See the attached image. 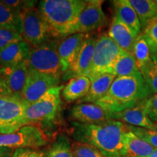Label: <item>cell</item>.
<instances>
[{
	"instance_id": "6da1fadb",
	"label": "cell",
	"mask_w": 157,
	"mask_h": 157,
	"mask_svg": "<svg viewBox=\"0 0 157 157\" xmlns=\"http://www.w3.org/2000/svg\"><path fill=\"white\" fill-rule=\"evenodd\" d=\"M129 126L110 119L97 123H71V135L76 142L87 143L105 157H126L124 136Z\"/></svg>"
},
{
	"instance_id": "7a4b0ae2",
	"label": "cell",
	"mask_w": 157,
	"mask_h": 157,
	"mask_svg": "<svg viewBox=\"0 0 157 157\" xmlns=\"http://www.w3.org/2000/svg\"><path fill=\"white\" fill-rule=\"evenodd\" d=\"M151 95L140 71L132 75L116 77L107 93L95 104L111 113L132 109Z\"/></svg>"
},
{
	"instance_id": "3957f363",
	"label": "cell",
	"mask_w": 157,
	"mask_h": 157,
	"mask_svg": "<svg viewBox=\"0 0 157 157\" xmlns=\"http://www.w3.org/2000/svg\"><path fill=\"white\" fill-rule=\"evenodd\" d=\"M87 0H43L38 9L50 26L52 37H65L86 7Z\"/></svg>"
},
{
	"instance_id": "277c9868",
	"label": "cell",
	"mask_w": 157,
	"mask_h": 157,
	"mask_svg": "<svg viewBox=\"0 0 157 157\" xmlns=\"http://www.w3.org/2000/svg\"><path fill=\"white\" fill-rule=\"evenodd\" d=\"M63 85H59L49 90L45 95L31 103L25 110L21 126L29 124H49L56 119L60 109V93Z\"/></svg>"
},
{
	"instance_id": "5b68a950",
	"label": "cell",
	"mask_w": 157,
	"mask_h": 157,
	"mask_svg": "<svg viewBox=\"0 0 157 157\" xmlns=\"http://www.w3.org/2000/svg\"><path fill=\"white\" fill-rule=\"evenodd\" d=\"M59 42L50 39L42 44L31 48L26 62L29 69L50 75L63 73L58 55Z\"/></svg>"
},
{
	"instance_id": "8992f818",
	"label": "cell",
	"mask_w": 157,
	"mask_h": 157,
	"mask_svg": "<svg viewBox=\"0 0 157 157\" xmlns=\"http://www.w3.org/2000/svg\"><path fill=\"white\" fill-rule=\"evenodd\" d=\"M22 23V35L23 40L31 48L42 44L52 39L50 26L40 10L31 7L23 11L21 14Z\"/></svg>"
},
{
	"instance_id": "52a82bcc",
	"label": "cell",
	"mask_w": 157,
	"mask_h": 157,
	"mask_svg": "<svg viewBox=\"0 0 157 157\" xmlns=\"http://www.w3.org/2000/svg\"><path fill=\"white\" fill-rule=\"evenodd\" d=\"M49 142V137L38 125H24L14 132L0 135V146L13 149H39Z\"/></svg>"
},
{
	"instance_id": "ba28073f",
	"label": "cell",
	"mask_w": 157,
	"mask_h": 157,
	"mask_svg": "<svg viewBox=\"0 0 157 157\" xmlns=\"http://www.w3.org/2000/svg\"><path fill=\"white\" fill-rule=\"evenodd\" d=\"M123 50L109 36L102 34L97 39L90 74L111 73Z\"/></svg>"
},
{
	"instance_id": "9c48e42d",
	"label": "cell",
	"mask_w": 157,
	"mask_h": 157,
	"mask_svg": "<svg viewBox=\"0 0 157 157\" xmlns=\"http://www.w3.org/2000/svg\"><path fill=\"white\" fill-rule=\"evenodd\" d=\"M103 2L101 0L88 1L86 7L80 13L77 21L71 29L69 35L87 34L106 24L107 17L102 7Z\"/></svg>"
},
{
	"instance_id": "30bf717a",
	"label": "cell",
	"mask_w": 157,
	"mask_h": 157,
	"mask_svg": "<svg viewBox=\"0 0 157 157\" xmlns=\"http://www.w3.org/2000/svg\"><path fill=\"white\" fill-rule=\"evenodd\" d=\"M60 76L39 73L29 69L21 98L31 104L43 97L52 88L60 85Z\"/></svg>"
},
{
	"instance_id": "8fae6325",
	"label": "cell",
	"mask_w": 157,
	"mask_h": 157,
	"mask_svg": "<svg viewBox=\"0 0 157 157\" xmlns=\"http://www.w3.org/2000/svg\"><path fill=\"white\" fill-rule=\"evenodd\" d=\"M29 103L22 98L13 95L0 97V123L21 126V121Z\"/></svg>"
},
{
	"instance_id": "7c38bea8",
	"label": "cell",
	"mask_w": 157,
	"mask_h": 157,
	"mask_svg": "<svg viewBox=\"0 0 157 157\" xmlns=\"http://www.w3.org/2000/svg\"><path fill=\"white\" fill-rule=\"evenodd\" d=\"M112 113L95 103H78L74 105L70 117L74 121L79 123H97L110 120Z\"/></svg>"
},
{
	"instance_id": "4fadbf2b",
	"label": "cell",
	"mask_w": 157,
	"mask_h": 157,
	"mask_svg": "<svg viewBox=\"0 0 157 157\" xmlns=\"http://www.w3.org/2000/svg\"><path fill=\"white\" fill-rule=\"evenodd\" d=\"M87 34H74L65 37L58 44L62 71L69 70L77 58Z\"/></svg>"
},
{
	"instance_id": "5bb4252c",
	"label": "cell",
	"mask_w": 157,
	"mask_h": 157,
	"mask_svg": "<svg viewBox=\"0 0 157 157\" xmlns=\"http://www.w3.org/2000/svg\"><path fill=\"white\" fill-rule=\"evenodd\" d=\"M2 77L11 95L21 98V94L26 83L29 69L26 62L0 68Z\"/></svg>"
},
{
	"instance_id": "9a60e30c",
	"label": "cell",
	"mask_w": 157,
	"mask_h": 157,
	"mask_svg": "<svg viewBox=\"0 0 157 157\" xmlns=\"http://www.w3.org/2000/svg\"><path fill=\"white\" fill-rule=\"evenodd\" d=\"M145 101L132 109H126L119 113H112L111 119L121 121L129 126L142 127L149 129H157V124L151 121L146 112Z\"/></svg>"
},
{
	"instance_id": "2e32d148",
	"label": "cell",
	"mask_w": 157,
	"mask_h": 157,
	"mask_svg": "<svg viewBox=\"0 0 157 157\" xmlns=\"http://www.w3.org/2000/svg\"><path fill=\"white\" fill-rule=\"evenodd\" d=\"M91 82V85L87 95L78 101V103H95L109 91L116 76L111 73L90 74L87 76Z\"/></svg>"
},
{
	"instance_id": "e0dca14e",
	"label": "cell",
	"mask_w": 157,
	"mask_h": 157,
	"mask_svg": "<svg viewBox=\"0 0 157 157\" xmlns=\"http://www.w3.org/2000/svg\"><path fill=\"white\" fill-rule=\"evenodd\" d=\"M108 35L121 50L133 53L137 36L115 15L111 21Z\"/></svg>"
},
{
	"instance_id": "ac0fdd59",
	"label": "cell",
	"mask_w": 157,
	"mask_h": 157,
	"mask_svg": "<svg viewBox=\"0 0 157 157\" xmlns=\"http://www.w3.org/2000/svg\"><path fill=\"white\" fill-rule=\"evenodd\" d=\"M97 39L87 34L75 62L69 70L74 76H88L93 60Z\"/></svg>"
},
{
	"instance_id": "d6986e66",
	"label": "cell",
	"mask_w": 157,
	"mask_h": 157,
	"mask_svg": "<svg viewBox=\"0 0 157 157\" xmlns=\"http://www.w3.org/2000/svg\"><path fill=\"white\" fill-rule=\"evenodd\" d=\"M31 47L24 40L6 47L0 51V68L8 67L25 62L28 58Z\"/></svg>"
},
{
	"instance_id": "ffe728a7",
	"label": "cell",
	"mask_w": 157,
	"mask_h": 157,
	"mask_svg": "<svg viewBox=\"0 0 157 157\" xmlns=\"http://www.w3.org/2000/svg\"><path fill=\"white\" fill-rule=\"evenodd\" d=\"M115 16L127 25L135 36L140 34L141 24L135 9L129 0H115L112 1Z\"/></svg>"
},
{
	"instance_id": "44dd1931",
	"label": "cell",
	"mask_w": 157,
	"mask_h": 157,
	"mask_svg": "<svg viewBox=\"0 0 157 157\" xmlns=\"http://www.w3.org/2000/svg\"><path fill=\"white\" fill-rule=\"evenodd\" d=\"M91 82L87 76H74L62 90V96L68 103L79 101L89 92Z\"/></svg>"
},
{
	"instance_id": "7402d4cb",
	"label": "cell",
	"mask_w": 157,
	"mask_h": 157,
	"mask_svg": "<svg viewBox=\"0 0 157 157\" xmlns=\"http://www.w3.org/2000/svg\"><path fill=\"white\" fill-rule=\"evenodd\" d=\"M143 31L157 21V0H129Z\"/></svg>"
},
{
	"instance_id": "603a6c76",
	"label": "cell",
	"mask_w": 157,
	"mask_h": 157,
	"mask_svg": "<svg viewBox=\"0 0 157 157\" xmlns=\"http://www.w3.org/2000/svg\"><path fill=\"white\" fill-rule=\"evenodd\" d=\"M124 143L126 149V157H148L155 151L154 147L129 129L124 134Z\"/></svg>"
},
{
	"instance_id": "cb8c5ba5",
	"label": "cell",
	"mask_w": 157,
	"mask_h": 157,
	"mask_svg": "<svg viewBox=\"0 0 157 157\" xmlns=\"http://www.w3.org/2000/svg\"><path fill=\"white\" fill-rule=\"evenodd\" d=\"M133 55L139 71L144 76L150 68L153 60L150 49L143 34H140L137 37L133 50Z\"/></svg>"
},
{
	"instance_id": "d4e9b609",
	"label": "cell",
	"mask_w": 157,
	"mask_h": 157,
	"mask_svg": "<svg viewBox=\"0 0 157 157\" xmlns=\"http://www.w3.org/2000/svg\"><path fill=\"white\" fill-rule=\"evenodd\" d=\"M138 71L134 55L123 50L113 65L111 74L115 75L116 77H119L132 75Z\"/></svg>"
},
{
	"instance_id": "484cf974",
	"label": "cell",
	"mask_w": 157,
	"mask_h": 157,
	"mask_svg": "<svg viewBox=\"0 0 157 157\" xmlns=\"http://www.w3.org/2000/svg\"><path fill=\"white\" fill-rule=\"evenodd\" d=\"M21 14L0 2V28L10 29L21 34L22 23Z\"/></svg>"
},
{
	"instance_id": "4316f807",
	"label": "cell",
	"mask_w": 157,
	"mask_h": 157,
	"mask_svg": "<svg viewBox=\"0 0 157 157\" xmlns=\"http://www.w3.org/2000/svg\"><path fill=\"white\" fill-rule=\"evenodd\" d=\"M45 151L46 157H74L71 143L64 135H58Z\"/></svg>"
},
{
	"instance_id": "83f0119b",
	"label": "cell",
	"mask_w": 157,
	"mask_h": 157,
	"mask_svg": "<svg viewBox=\"0 0 157 157\" xmlns=\"http://www.w3.org/2000/svg\"><path fill=\"white\" fill-rule=\"evenodd\" d=\"M74 157H105L95 147L87 143L80 142L71 143Z\"/></svg>"
},
{
	"instance_id": "f1b7e54d",
	"label": "cell",
	"mask_w": 157,
	"mask_h": 157,
	"mask_svg": "<svg viewBox=\"0 0 157 157\" xmlns=\"http://www.w3.org/2000/svg\"><path fill=\"white\" fill-rule=\"evenodd\" d=\"M129 126V129L137 137L146 141L155 149H157V129H149L142 127Z\"/></svg>"
},
{
	"instance_id": "f546056e",
	"label": "cell",
	"mask_w": 157,
	"mask_h": 157,
	"mask_svg": "<svg viewBox=\"0 0 157 157\" xmlns=\"http://www.w3.org/2000/svg\"><path fill=\"white\" fill-rule=\"evenodd\" d=\"M23 40L22 35L10 29L0 28V51L13 43Z\"/></svg>"
},
{
	"instance_id": "4dcf8cb0",
	"label": "cell",
	"mask_w": 157,
	"mask_h": 157,
	"mask_svg": "<svg viewBox=\"0 0 157 157\" xmlns=\"http://www.w3.org/2000/svg\"><path fill=\"white\" fill-rule=\"evenodd\" d=\"M142 34L148 45L151 56H157V21L147 27Z\"/></svg>"
},
{
	"instance_id": "1f68e13d",
	"label": "cell",
	"mask_w": 157,
	"mask_h": 157,
	"mask_svg": "<svg viewBox=\"0 0 157 157\" xmlns=\"http://www.w3.org/2000/svg\"><path fill=\"white\" fill-rule=\"evenodd\" d=\"M153 62L150 68L143 76L148 84L151 93H157V56H152Z\"/></svg>"
},
{
	"instance_id": "d6a6232c",
	"label": "cell",
	"mask_w": 157,
	"mask_h": 157,
	"mask_svg": "<svg viewBox=\"0 0 157 157\" xmlns=\"http://www.w3.org/2000/svg\"><path fill=\"white\" fill-rule=\"evenodd\" d=\"M0 2L19 13H21L25 10L34 7L36 3L38 2L32 0H0Z\"/></svg>"
},
{
	"instance_id": "836d02e7",
	"label": "cell",
	"mask_w": 157,
	"mask_h": 157,
	"mask_svg": "<svg viewBox=\"0 0 157 157\" xmlns=\"http://www.w3.org/2000/svg\"><path fill=\"white\" fill-rule=\"evenodd\" d=\"M13 157H46V151L36 148H16Z\"/></svg>"
},
{
	"instance_id": "e575fe53",
	"label": "cell",
	"mask_w": 157,
	"mask_h": 157,
	"mask_svg": "<svg viewBox=\"0 0 157 157\" xmlns=\"http://www.w3.org/2000/svg\"><path fill=\"white\" fill-rule=\"evenodd\" d=\"M145 108L151 121H157V93L145 101Z\"/></svg>"
},
{
	"instance_id": "d590c367",
	"label": "cell",
	"mask_w": 157,
	"mask_h": 157,
	"mask_svg": "<svg viewBox=\"0 0 157 157\" xmlns=\"http://www.w3.org/2000/svg\"><path fill=\"white\" fill-rule=\"evenodd\" d=\"M21 127V126H17V125H8L0 123V135L14 132Z\"/></svg>"
},
{
	"instance_id": "8d00e7d4",
	"label": "cell",
	"mask_w": 157,
	"mask_h": 157,
	"mask_svg": "<svg viewBox=\"0 0 157 157\" xmlns=\"http://www.w3.org/2000/svg\"><path fill=\"white\" fill-rule=\"evenodd\" d=\"M12 95L10 91L7 87L5 80L2 77L1 72H0V97L2 96H9Z\"/></svg>"
},
{
	"instance_id": "74e56055",
	"label": "cell",
	"mask_w": 157,
	"mask_h": 157,
	"mask_svg": "<svg viewBox=\"0 0 157 157\" xmlns=\"http://www.w3.org/2000/svg\"><path fill=\"white\" fill-rule=\"evenodd\" d=\"M15 149L0 146V157H13Z\"/></svg>"
},
{
	"instance_id": "f35d334b",
	"label": "cell",
	"mask_w": 157,
	"mask_h": 157,
	"mask_svg": "<svg viewBox=\"0 0 157 157\" xmlns=\"http://www.w3.org/2000/svg\"><path fill=\"white\" fill-rule=\"evenodd\" d=\"M148 157H157V149H155L154 153H153V154L151 155V156H149Z\"/></svg>"
}]
</instances>
